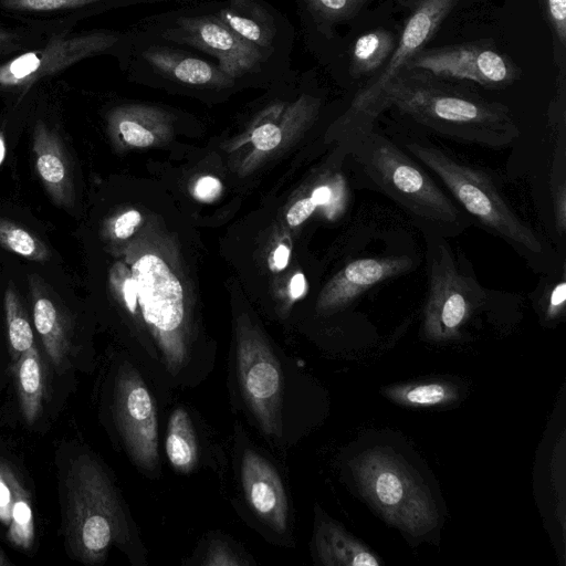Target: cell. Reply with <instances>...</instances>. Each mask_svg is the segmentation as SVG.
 Returning <instances> with one entry per match:
<instances>
[{"instance_id": "4316f807", "label": "cell", "mask_w": 566, "mask_h": 566, "mask_svg": "<svg viewBox=\"0 0 566 566\" xmlns=\"http://www.w3.org/2000/svg\"><path fill=\"white\" fill-rule=\"evenodd\" d=\"M0 245L35 262H45L51 258L50 249L35 233L3 218H0Z\"/></svg>"}, {"instance_id": "d6986e66", "label": "cell", "mask_w": 566, "mask_h": 566, "mask_svg": "<svg viewBox=\"0 0 566 566\" xmlns=\"http://www.w3.org/2000/svg\"><path fill=\"white\" fill-rule=\"evenodd\" d=\"M143 57L159 75L184 84L198 86L232 84L233 77L219 66L175 49L150 46L143 53Z\"/></svg>"}, {"instance_id": "8992f818", "label": "cell", "mask_w": 566, "mask_h": 566, "mask_svg": "<svg viewBox=\"0 0 566 566\" xmlns=\"http://www.w3.org/2000/svg\"><path fill=\"white\" fill-rule=\"evenodd\" d=\"M408 12L386 64L357 92L340 119L344 138L374 127L380 103L410 61L436 36L460 0H396Z\"/></svg>"}, {"instance_id": "3957f363", "label": "cell", "mask_w": 566, "mask_h": 566, "mask_svg": "<svg viewBox=\"0 0 566 566\" xmlns=\"http://www.w3.org/2000/svg\"><path fill=\"white\" fill-rule=\"evenodd\" d=\"M405 149L440 180L472 223L501 238L530 263L545 264L543 241L513 210L485 170L426 142H409Z\"/></svg>"}, {"instance_id": "9a60e30c", "label": "cell", "mask_w": 566, "mask_h": 566, "mask_svg": "<svg viewBox=\"0 0 566 566\" xmlns=\"http://www.w3.org/2000/svg\"><path fill=\"white\" fill-rule=\"evenodd\" d=\"M415 265V259L407 254L355 259L345 265L329 285L323 306H345L371 289L408 273Z\"/></svg>"}, {"instance_id": "277c9868", "label": "cell", "mask_w": 566, "mask_h": 566, "mask_svg": "<svg viewBox=\"0 0 566 566\" xmlns=\"http://www.w3.org/2000/svg\"><path fill=\"white\" fill-rule=\"evenodd\" d=\"M63 534L72 557L104 562L112 545L127 539V522L116 490L93 455L72 459L63 479Z\"/></svg>"}, {"instance_id": "8d00e7d4", "label": "cell", "mask_w": 566, "mask_h": 566, "mask_svg": "<svg viewBox=\"0 0 566 566\" xmlns=\"http://www.w3.org/2000/svg\"><path fill=\"white\" fill-rule=\"evenodd\" d=\"M317 205L313 201L312 197L296 201L286 214L287 223L291 227H296L304 222L316 209Z\"/></svg>"}, {"instance_id": "30bf717a", "label": "cell", "mask_w": 566, "mask_h": 566, "mask_svg": "<svg viewBox=\"0 0 566 566\" xmlns=\"http://www.w3.org/2000/svg\"><path fill=\"white\" fill-rule=\"evenodd\" d=\"M237 370L244 401L262 431L268 436H281V364L263 339L252 332H242L239 336Z\"/></svg>"}, {"instance_id": "f1b7e54d", "label": "cell", "mask_w": 566, "mask_h": 566, "mask_svg": "<svg viewBox=\"0 0 566 566\" xmlns=\"http://www.w3.org/2000/svg\"><path fill=\"white\" fill-rule=\"evenodd\" d=\"M552 36L553 62L566 67V0H537Z\"/></svg>"}, {"instance_id": "484cf974", "label": "cell", "mask_w": 566, "mask_h": 566, "mask_svg": "<svg viewBox=\"0 0 566 566\" xmlns=\"http://www.w3.org/2000/svg\"><path fill=\"white\" fill-rule=\"evenodd\" d=\"M385 394L394 401L408 407L447 405L458 398V389L449 382H423L389 387Z\"/></svg>"}, {"instance_id": "ba28073f", "label": "cell", "mask_w": 566, "mask_h": 566, "mask_svg": "<svg viewBox=\"0 0 566 566\" xmlns=\"http://www.w3.org/2000/svg\"><path fill=\"white\" fill-rule=\"evenodd\" d=\"M137 300L145 322L159 334L161 361L170 374L188 363V348L177 336L185 318L181 284L158 256L146 254L133 265Z\"/></svg>"}, {"instance_id": "8fae6325", "label": "cell", "mask_w": 566, "mask_h": 566, "mask_svg": "<svg viewBox=\"0 0 566 566\" xmlns=\"http://www.w3.org/2000/svg\"><path fill=\"white\" fill-rule=\"evenodd\" d=\"M113 411L134 463L146 471L157 470L158 422L154 398L142 376L129 365H124L116 375Z\"/></svg>"}, {"instance_id": "ac0fdd59", "label": "cell", "mask_w": 566, "mask_h": 566, "mask_svg": "<svg viewBox=\"0 0 566 566\" xmlns=\"http://www.w3.org/2000/svg\"><path fill=\"white\" fill-rule=\"evenodd\" d=\"M32 497L18 471L0 459V525L7 541L22 552L35 543Z\"/></svg>"}, {"instance_id": "4fadbf2b", "label": "cell", "mask_w": 566, "mask_h": 566, "mask_svg": "<svg viewBox=\"0 0 566 566\" xmlns=\"http://www.w3.org/2000/svg\"><path fill=\"white\" fill-rule=\"evenodd\" d=\"M163 38L187 44L216 57L218 66L235 78L259 69L262 51L244 41L214 14L179 18Z\"/></svg>"}, {"instance_id": "d590c367", "label": "cell", "mask_w": 566, "mask_h": 566, "mask_svg": "<svg viewBox=\"0 0 566 566\" xmlns=\"http://www.w3.org/2000/svg\"><path fill=\"white\" fill-rule=\"evenodd\" d=\"M140 219V213L137 210H129L122 213L112 224L114 237L120 240L129 238L139 224Z\"/></svg>"}, {"instance_id": "7a4b0ae2", "label": "cell", "mask_w": 566, "mask_h": 566, "mask_svg": "<svg viewBox=\"0 0 566 566\" xmlns=\"http://www.w3.org/2000/svg\"><path fill=\"white\" fill-rule=\"evenodd\" d=\"M345 140L363 186L396 202L422 233L458 237L473 224L424 166L375 127Z\"/></svg>"}, {"instance_id": "74e56055", "label": "cell", "mask_w": 566, "mask_h": 566, "mask_svg": "<svg viewBox=\"0 0 566 566\" xmlns=\"http://www.w3.org/2000/svg\"><path fill=\"white\" fill-rule=\"evenodd\" d=\"M221 191V184L217 178L206 176L200 178L195 187V193L205 201L213 200Z\"/></svg>"}, {"instance_id": "7bdbcfd3", "label": "cell", "mask_w": 566, "mask_h": 566, "mask_svg": "<svg viewBox=\"0 0 566 566\" xmlns=\"http://www.w3.org/2000/svg\"><path fill=\"white\" fill-rule=\"evenodd\" d=\"M290 251L285 245H279L274 252V263L276 268L283 269L289 262Z\"/></svg>"}, {"instance_id": "4dcf8cb0", "label": "cell", "mask_w": 566, "mask_h": 566, "mask_svg": "<svg viewBox=\"0 0 566 566\" xmlns=\"http://www.w3.org/2000/svg\"><path fill=\"white\" fill-rule=\"evenodd\" d=\"M538 304L546 321H555L564 315L566 304L565 263L539 286Z\"/></svg>"}, {"instance_id": "5bb4252c", "label": "cell", "mask_w": 566, "mask_h": 566, "mask_svg": "<svg viewBox=\"0 0 566 566\" xmlns=\"http://www.w3.org/2000/svg\"><path fill=\"white\" fill-rule=\"evenodd\" d=\"M32 319L48 360L60 374L75 357L74 323L62 301L36 274L28 279Z\"/></svg>"}, {"instance_id": "7402d4cb", "label": "cell", "mask_w": 566, "mask_h": 566, "mask_svg": "<svg viewBox=\"0 0 566 566\" xmlns=\"http://www.w3.org/2000/svg\"><path fill=\"white\" fill-rule=\"evenodd\" d=\"M21 413L33 424L43 409L46 392V370L43 357L34 345L12 365Z\"/></svg>"}, {"instance_id": "44dd1931", "label": "cell", "mask_w": 566, "mask_h": 566, "mask_svg": "<svg viewBox=\"0 0 566 566\" xmlns=\"http://www.w3.org/2000/svg\"><path fill=\"white\" fill-rule=\"evenodd\" d=\"M315 548L319 562L327 566L379 565L374 554L333 521L317 525Z\"/></svg>"}, {"instance_id": "d6a6232c", "label": "cell", "mask_w": 566, "mask_h": 566, "mask_svg": "<svg viewBox=\"0 0 566 566\" xmlns=\"http://www.w3.org/2000/svg\"><path fill=\"white\" fill-rule=\"evenodd\" d=\"M112 0H1L3 7L20 11H57Z\"/></svg>"}, {"instance_id": "ee69618b", "label": "cell", "mask_w": 566, "mask_h": 566, "mask_svg": "<svg viewBox=\"0 0 566 566\" xmlns=\"http://www.w3.org/2000/svg\"><path fill=\"white\" fill-rule=\"evenodd\" d=\"M7 154L6 139L2 132H0V166L2 165Z\"/></svg>"}, {"instance_id": "e575fe53", "label": "cell", "mask_w": 566, "mask_h": 566, "mask_svg": "<svg viewBox=\"0 0 566 566\" xmlns=\"http://www.w3.org/2000/svg\"><path fill=\"white\" fill-rule=\"evenodd\" d=\"M251 139L258 149L270 150L280 144L282 132L277 125L265 123L253 130Z\"/></svg>"}, {"instance_id": "9c48e42d", "label": "cell", "mask_w": 566, "mask_h": 566, "mask_svg": "<svg viewBox=\"0 0 566 566\" xmlns=\"http://www.w3.org/2000/svg\"><path fill=\"white\" fill-rule=\"evenodd\" d=\"M407 70L486 90H504L521 76L516 63L490 39L426 48L410 61Z\"/></svg>"}, {"instance_id": "f546056e", "label": "cell", "mask_w": 566, "mask_h": 566, "mask_svg": "<svg viewBox=\"0 0 566 566\" xmlns=\"http://www.w3.org/2000/svg\"><path fill=\"white\" fill-rule=\"evenodd\" d=\"M325 28L354 19L371 0H303Z\"/></svg>"}, {"instance_id": "ab89813d", "label": "cell", "mask_w": 566, "mask_h": 566, "mask_svg": "<svg viewBox=\"0 0 566 566\" xmlns=\"http://www.w3.org/2000/svg\"><path fill=\"white\" fill-rule=\"evenodd\" d=\"M122 294L127 310L130 313H136L137 308V290L136 283L133 277L124 280L122 285Z\"/></svg>"}, {"instance_id": "cb8c5ba5", "label": "cell", "mask_w": 566, "mask_h": 566, "mask_svg": "<svg viewBox=\"0 0 566 566\" xmlns=\"http://www.w3.org/2000/svg\"><path fill=\"white\" fill-rule=\"evenodd\" d=\"M165 448L170 464L178 472H190L196 465V434L188 412L181 407L176 408L169 417Z\"/></svg>"}, {"instance_id": "d4e9b609", "label": "cell", "mask_w": 566, "mask_h": 566, "mask_svg": "<svg viewBox=\"0 0 566 566\" xmlns=\"http://www.w3.org/2000/svg\"><path fill=\"white\" fill-rule=\"evenodd\" d=\"M3 305L9 353L13 365L24 352L35 345L34 334L19 293L12 284L6 289Z\"/></svg>"}, {"instance_id": "836d02e7", "label": "cell", "mask_w": 566, "mask_h": 566, "mask_svg": "<svg viewBox=\"0 0 566 566\" xmlns=\"http://www.w3.org/2000/svg\"><path fill=\"white\" fill-rule=\"evenodd\" d=\"M202 564L209 566H233L245 563L239 559L227 544L214 542L210 545Z\"/></svg>"}, {"instance_id": "1f68e13d", "label": "cell", "mask_w": 566, "mask_h": 566, "mask_svg": "<svg viewBox=\"0 0 566 566\" xmlns=\"http://www.w3.org/2000/svg\"><path fill=\"white\" fill-rule=\"evenodd\" d=\"M113 120L118 135L126 144L135 147H148L154 143V134L142 124L136 108L118 109L113 116Z\"/></svg>"}, {"instance_id": "f6af8a7d", "label": "cell", "mask_w": 566, "mask_h": 566, "mask_svg": "<svg viewBox=\"0 0 566 566\" xmlns=\"http://www.w3.org/2000/svg\"><path fill=\"white\" fill-rule=\"evenodd\" d=\"M10 560L7 559L6 555L0 551V566H7Z\"/></svg>"}, {"instance_id": "603a6c76", "label": "cell", "mask_w": 566, "mask_h": 566, "mask_svg": "<svg viewBox=\"0 0 566 566\" xmlns=\"http://www.w3.org/2000/svg\"><path fill=\"white\" fill-rule=\"evenodd\" d=\"M397 41L394 32L380 28L358 36L350 50V75L355 78L375 75L392 54Z\"/></svg>"}, {"instance_id": "7c38bea8", "label": "cell", "mask_w": 566, "mask_h": 566, "mask_svg": "<svg viewBox=\"0 0 566 566\" xmlns=\"http://www.w3.org/2000/svg\"><path fill=\"white\" fill-rule=\"evenodd\" d=\"M118 38L117 33L106 31L54 36L44 46L21 53L1 64L0 86L29 87L45 76L106 51Z\"/></svg>"}, {"instance_id": "f35d334b", "label": "cell", "mask_w": 566, "mask_h": 566, "mask_svg": "<svg viewBox=\"0 0 566 566\" xmlns=\"http://www.w3.org/2000/svg\"><path fill=\"white\" fill-rule=\"evenodd\" d=\"M21 38L17 32L0 28V55H6L22 48Z\"/></svg>"}, {"instance_id": "52a82bcc", "label": "cell", "mask_w": 566, "mask_h": 566, "mask_svg": "<svg viewBox=\"0 0 566 566\" xmlns=\"http://www.w3.org/2000/svg\"><path fill=\"white\" fill-rule=\"evenodd\" d=\"M361 493L391 524L419 536L438 522L436 505L427 489L392 453L373 449L350 462Z\"/></svg>"}, {"instance_id": "b9f144b4", "label": "cell", "mask_w": 566, "mask_h": 566, "mask_svg": "<svg viewBox=\"0 0 566 566\" xmlns=\"http://www.w3.org/2000/svg\"><path fill=\"white\" fill-rule=\"evenodd\" d=\"M290 291L293 298L300 297L305 291V277L303 274H295L290 284Z\"/></svg>"}, {"instance_id": "83f0119b", "label": "cell", "mask_w": 566, "mask_h": 566, "mask_svg": "<svg viewBox=\"0 0 566 566\" xmlns=\"http://www.w3.org/2000/svg\"><path fill=\"white\" fill-rule=\"evenodd\" d=\"M556 146L552 160L549 185L555 223L559 235L566 229V142L565 133L556 134Z\"/></svg>"}, {"instance_id": "6da1fadb", "label": "cell", "mask_w": 566, "mask_h": 566, "mask_svg": "<svg viewBox=\"0 0 566 566\" xmlns=\"http://www.w3.org/2000/svg\"><path fill=\"white\" fill-rule=\"evenodd\" d=\"M395 107L448 138L493 149L510 146L520 129L510 108L484 98L474 86L407 70L390 85L379 115Z\"/></svg>"}, {"instance_id": "5b68a950", "label": "cell", "mask_w": 566, "mask_h": 566, "mask_svg": "<svg viewBox=\"0 0 566 566\" xmlns=\"http://www.w3.org/2000/svg\"><path fill=\"white\" fill-rule=\"evenodd\" d=\"M428 270V291L423 307L422 333L433 340L459 337L462 326L475 311L490 301L489 289L481 285L458 256L448 238L423 233Z\"/></svg>"}, {"instance_id": "2e32d148", "label": "cell", "mask_w": 566, "mask_h": 566, "mask_svg": "<svg viewBox=\"0 0 566 566\" xmlns=\"http://www.w3.org/2000/svg\"><path fill=\"white\" fill-rule=\"evenodd\" d=\"M241 482L254 513L275 532H284L289 505L275 468L259 453L247 450L241 462Z\"/></svg>"}, {"instance_id": "ffe728a7", "label": "cell", "mask_w": 566, "mask_h": 566, "mask_svg": "<svg viewBox=\"0 0 566 566\" xmlns=\"http://www.w3.org/2000/svg\"><path fill=\"white\" fill-rule=\"evenodd\" d=\"M224 25L261 51L269 49L275 35L272 15L258 0H228L214 14Z\"/></svg>"}, {"instance_id": "60d3db41", "label": "cell", "mask_w": 566, "mask_h": 566, "mask_svg": "<svg viewBox=\"0 0 566 566\" xmlns=\"http://www.w3.org/2000/svg\"><path fill=\"white\" fill-rule=\"evenodd\" d=\"M312 199L317 206L327 203L332 197L333 191L327 186H319L312 192Z\"/></svg>"}, {"instance_id": "e0dca14e", "label": "cell", "mask_w": 566, "mask_h": 566, "mask_svg": "<svg viewBox=\"0 0 566 566\" xmlns=\"http://www.w3.org/2000/svg\"><path fill=\"white\" fill-rule=\"evenodd\" d=\"M32 151L36 175L52 201L73 208L75 185L69 154L57 133L43 122L34 126Z\"/></svg>"}]
</instances>
